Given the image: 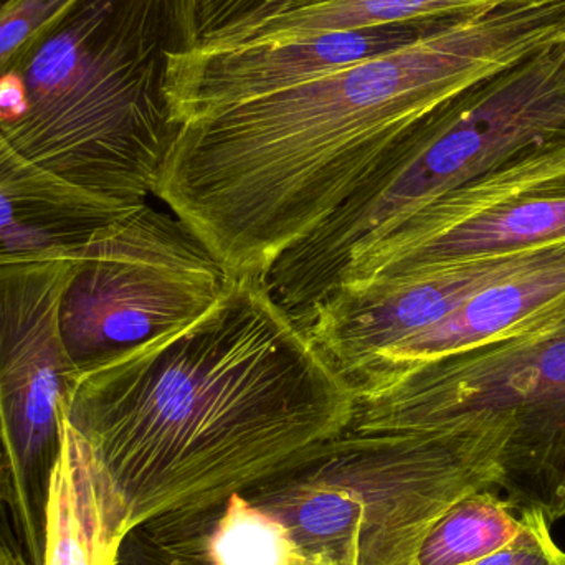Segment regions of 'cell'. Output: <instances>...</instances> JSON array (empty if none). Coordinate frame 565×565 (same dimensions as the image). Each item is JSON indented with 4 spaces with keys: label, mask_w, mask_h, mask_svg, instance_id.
Here are the masks:
<instances>
[{
    "label": "cell",
    "mask_w": 565,
    "mask_h": 565,
    "mask_svg": "<svg viewBox=\"0 0 565 565\" xmlns=\"http://www.w3.org/2000/svg\"><path fill=\"white\" fill-rule=\"evenodd\" d=\"M564 254L565 237L401 277L341 285L298 322L352 388L374 362L444 321L478 292Z\"/></svg>",
    "instance_id": "cell-10"
},
{
    "label": "cell",
    "mask_w": 565,
    "mask_h": 565,
    "mask_svg": "<svg viewBox=\"0 0 565 565\" xmlns=\"http://www.w3.org/2000/svg\"><path fill=\"white\" fill-rule=\"evenodd\" d=\"M128 533L88 445L63 422L62 454L46 503L45 565H115Z\"/></svg>",
    "instance_id": "cell-16"
},
{
    "label": "cell",
    "mask_w": 565,
    "mask_h": 565,
    "mask_svg": "<svg viewBox=\"0 0 565 565\" xmlns=\"http://www.w3.org/2000/svg\"><path fill=\"white\" fill-rule=\"evenodd\" d=\"M79 0H0V76Z\"/></svg>",
    "instance_id": "cell-18"
},
{
    "label": "cell",
    "mask_w": 565,
    "mask_h": 565,
    "mask_svg": "<svg viewBox=\"0 0 565 565\" xmlns=\"http://www.w3.org/2000/svg\"><path fill=\"white\" fill-rule=\"evenodd\" d=\"M267 2L268 0H189L198 46L209 36L254 15Z\"/></svg>",
    "instance_id": "cell-20"
},
{
    "label": "cell",
    "mask_w": 565,
    "mask_h": 565,
    "mask_svg": "<svg viewBox=\"0 0 565 565\" xmlns=\"http://www.w3.org/2000/svg\"><path fill=\"white\" fill-rule=\"evenodd\" d=\"M448 23L369 26L292 42L175 53L169 62V98L182 126L387 55Z\"/></svg>",
    "instance_id": "cell-11"
},
{
    "label": "cell",
    "mask_w": 565,
    "mask_h": 565,
    "mask_svg": "<svg viewBox=\"0 0 565 565\" xmlns=\"http://www.w3.org/2000/svg\"><path fill=\"white\" fill-rule=\"evenodd\" d=\"M504 447L498 431L348 428L242 494L280 520L305 556L418 565L424 541L454 504L500 490Z\"/></svg>",
    "instance_id": "cell-5"
},
{
    "label": "cell",
    "mask_w": 565,
    "mask_h": 565,
    "mask_svg": "<svg viewBox=\"0 0 565 565\" xmlns=\"http://www.w3.org/2000/svg\"><path fill=\"white\" fill-rule=\"evenodd\" d=\"M232 274L175 215L142 204L73 258L60 331L79 374L209 311Z\"/></svg>",
    "instance_id": "cell-7"
},
{
    "label": "cell",
    "mask_w": 565,
    "mask_h": 565,
    "mask_svg": "<svg viewBox=\"0 0 565 565\" xmlns=\"http://www.w3.org/2000/svg\"><path fill=\"white\" fill-rule=\"evenodd\" d=\"M195 46L189 0H79L10 70L23 103L0 129L68 184L148 204L182 128L169 62Z\"/></svg>",
    "instance_id": "cell-3"
},
{
    "label": "cell",
    "mask_w": 565,
    "mask_h": 565,
    "mask_svg": "<svg viewBox=\"0 0 565 565\" xmlns=\"http://www.w3.org/2000/svg\"><path fill=\"white\" fill-rule=\"evenodd\" d=\"M0 565H25L15 547L2 536H0Z\"/></svg>",
    "instance_id": "cell-22"
},
{
    "label": "cell",
    "mask_w": 565,
    "mask_h": 565,
    "mask_svg": "<svg viewBox=\"0 0 565 565\" xmlns=\"http://www.w3.org/2000/svg\"><path fill=\"white\" fill-rule=\"evenodd\" d=\"M497 490L468 494L424 541L418 565H468L490 556L520 533V518Z\"/></svg>",
    "instance_id": "cell-17"
},
{
    "label": "cell",
    "mask_w": 565,
    "mask_h": 565,
    "mask_svg": "<svg viewBox=\"0 0 565 565\" xmlns=\"http://www.w3.org/2000/svg\"><path fill=\"white\" fill-rule=\"evenodd\" d=\"M564 295L565 254L478 292L444 321L374 362L352 391L364 394L425 362L475 348Z\"/></svg>",
    "instance_id": "cell-14"
},
{
    "label": "cell",
    "mask_w": 565,
    "mask_h": 565,
    "mask_svg": "<svg viewBox=\"0 0 565 565\" xmlns=\"http://www.w3.org/2000/svg\"><path fill=\"white\" fill-rule=\"evenodd\" d=\"M520 514V533L510 543L468 565H565V551L554 540L546 513L526 508Z\"/></svg>",
    "instance_id": "cell-19"
},
{
    "label": "cell",
    "mask_w": 565,
    "mask_h": 565,
    "mask_svg": "<svg viewBox=\"0 0 565 565\" xmlns=\"http://www.w3.org/2000/svg\"><path fill=\"white\" fill-rule=\"evenodd\" d=\"M73 258L0 267V524L25 565H45L46 503L79 372L60 331Z\"/></svg>",
    "instance_id": "cell-8"
},
{
    "label": "cell",
    "mask_w": 565,
    "mask_h": 565,
    "mask_svg": "<svg viewBox=\"0 0 565 565\" xmlns=\"http://www.w3.org/2000/svg\"><path fill=\"white\" fill-rule=\"evenodd\" d=\"M564 237L565 136L431 202L355 255L338 286Z\"/></svg>",
    "instance_id": "cell-9"
},
{
    "label": "cell",
    "mask_w": 565,
    "mask_h": 565,
    "mask_svg": "<svg viewBox=\"0 0 565 565\" xmlns=\"http://www.w3.org/2000/svg\"><path fill=\"white\" fill-rule=\"evenodd\" d=\"M563 136L565 42L557 40L412 125L341 207L268 268L271 289L289 311H309L355 255L412 215Z\"/></svg>",
    "instance_id": "cell-4"
},
{
    "label": "cell",
    "mask_w": 565,
    "mask_h": 565,
    "mask_svg": "<svg viewBox=\"0 0 565 565\" xmlns=\"http://www.w3.org/2000/svg\"><path fill=\"white\" fill-rule=\"evenodd\" d=\"M565 0H520L387 55L184 122L156 199L231 274L268 268L334 214L412 125L557 42Z\"/></svg>",
    "instance_id": "cell-2"
},
{
    "label": "cell",
    "mask_w": 565,
    "mask_h": 565,
    "mask_svg": "<svg viewBox=\"0 0 565 565\" xmlns=\"http://www.w3.org/2000/svg\"><path fill=\"white\" fill-rule=\"evenodd\" d=\"M354 411L265 275L232 274L201 318L79 374L65 420L132 531L244 493L348 430Z\"/></svg>",
    "instance_id": "cell-1"
},
{
    "label": "cell",
    "mask_w": 565,
    "mask_h": 565,
    "mask_svg": "<svg viewBox=\"0 0 565 565\" xmlns=\"http://www.w3.org/2000/svg\"><path fill=\"white\" fill-rule=\"evenodd\" d=\"M520 0H268L254 15L205 39L199 50L292 42L369 26L448 23Z\"/></svg>",
    "instance_id": "cell-15"
},
{
    "label": "cell",
    "mask_w": 565,
    "mask_h": 565,
    "mask_svg": "<svg viewBox=\"0 0 565 565\" xmlns=\"http://www.w3.org/2000/svg\"><path fill=\"white\" fill-rule=\"evenodd\" d=\"M507 434L500 490L514 511L565 520V295L475 348L355 395L351 427Z\"/></svg>",
    "instance_id": "cell-6"
},
{
    "label": "cell",
    "mask_w": 565,
    "mask_h": 565,
    "mask_svg": "<svg viewBox=\"0 0 565 565\" xmlns=\"http://www.w3.org/2000/svg\"><path fill=\"white\" fill-rule=\"evenodd\" d=\"M557 40H561V42H565V23L563 30H561L559 36H557Z\"/></svg>",
    "instance_id": "cell-23"
},
{
    "label": "cell",
    "mask_w": 565,
    "mask_h": 565,
    "mask_svg": "<svg viewBox=\"0 0 565 565\" xmlns=\"http://www.w3.org/2000/svg\"><path fill=\"white\" fill-rule=\"evenodd\" d=\"M138 543L154 565H305L288 527L242 493L215 507L139 524Z\"/></svg>",
    "instance_id": "cell-13"
},
{
    "label": "cell",
    "mask_w": 565,
    "mask_h": 565,
    "mask_svg": "<svg viewBox=\"0 0 565 565\" xmlns=\"http://www.w3.org/2000/svg\"><path fill=\"white\" fill-rule=\"evenodd\" d=\"M131 211L40 168L0 129V267L75 258Z\"/></svg>",
    "instance_id": "cell-12"
},
{
    "label": "cell",
    "mask_w": 565,
    "mask_h": 565,
    "mask_svg": "<svg viewBox=\"0 0 565 565\" xmlns=\"http://www.w3.org/2000/svg\"><path fill=\"white\" fill-rule=\"evenodd\" d=\"M115 565H154L148 556L141 544L136 540L135 534L128 533L119 547L118 559Z\"/></svg>",
    "instance_id": "cell-21"
}]
</instances>
